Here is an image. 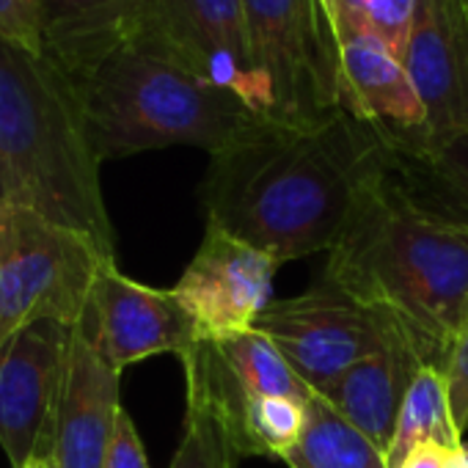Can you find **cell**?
Wrapping results in <instances>:
<instances>
[{
    "label": "cell",
    "instance_id": "1",
    "mask_svg": "<svg viewBox=\"0 0 468 468\" xmlns=\"http://www.w3.org/2000/svg\"><path fill=\"white\" fill-rule=\"evenodd\" d=\"M394 168L386 138L339 108L309 127L265 124L209 154L201 204L207 223L284 265L331 251Z\"/></svg>",
    "mask_w": 468,
    "mask_h": 468
},
{
    "label": "cell",
    "instance_id": "2",
    "mask_svg": "<svg viewBox=\"0 0 468 468\" xmlns=\"http://www.w3.org/2000/svg\"><path fill=\"white\" fill-rule=\"evenodd\" d=\"M325 273L397 317L430 364L468 331V223L421 204L397 168L328 251Z\"/></svg>",
    "mask_w": 468,
    "mask_h": 468
},
{
    "label": "cell",
    "instance_id": "3",
    "mask_svg": "<svg viewBox=\"0 0 468 468\" xmlns=\"http://www.w3.org/2000/svg\"><path fill=\"white\" fill-rule=\"evenodd\" d=\"M83 108L50 58L0 42V174L9 201L80 229L116 254Z\"/></svg>",
    "mask_w": 468,
    "mask_h": 468
},
{
    "label": "cell",
    "instance_id": "4",
    "mask_svg": "<svg viewBox=\"0 0 468 468\" xmlns=\"http://www.w3.org/2000/svg\"><path fill=\"white\" fill-rule=\"evenodd\" d=\"M75 89L100 163L165 146L218 154L268 124L238 94L135 45L108 53Z\"/></svg>",
    "mask_w": 468,
    "mask_h": 468
},
{
    "label": "cell",
    "instance_id": "5",
    "mask_svg": "<svg viewBox=\"0 0 468 468\" xmlns=\"http://www.w3.org/2000/svg\"><path fill=\"white\" fill-rule=\"evenodd\" d=\"M111 262L116 254L91 234L6 201L0 207V350L42 320L78 325Z\"/></svg>",
    "mask_w": 468,
    "mask_h": 468
},
{
    "label": "cell",
    "instance_id": "6",
    "mask_svg": "<svg viewBox=\"0 0 468 468\" xmlns=\"http://www.w3.org/2000/svg\"><path fill=\"white\" fill-rule=\"evenodd\" d=\"M265 122L309 127L342 108L339 42L323 0H243Z\"/></svg>",
    "mask_w": 468,
    "mask_h": 468
},
{
    "label": "cell",
    "instance_id": "7",
    "mask_svg": "<svg viewBox=\"0 0 468 468\" xmlns=\"http://www.w3.org/2000/svg\"><path fill=\"white\" fill-rule=\"evenodd\" d=\"M257 331L276 345L312 394H320L350 367L405 334V325L323 271L301 295L273 301Z\"/></svg>",
    "mask_w": 468,
    "mask_h": 468
},
{
    "label": "cell",
    "instance_id": "8",
    "mask_svg": "<svg viewBox=\"0 0 468 468\" xmlns=\"http://www.w3.org/2000/svg\"><path fill=\"white\" fill-rule=\"evenodd\" d=\"M127 45L229 89L265 119L262 89L249 56L243 0H144Z\"/></svg>",
    "mask_w": 468,
    "mask_h": 468
},
{
    "label": "cell",
    "instance_id": "9",
    "mask_svg": "<svg viewBox=\"0 0 468 468\" xmlns=\"http://www.w3.org/2000/svg\"><path fill=\"white\" fill-rule=\"evenodd\" d=\"M282 262L271 254L231 238L215 223L171 292L198 325L201 339H226L254 331L273 303V282Z\"/></svg>",
    "mask_w": 468,
    "mask_h": 468
},
{
    "label": "cell",
    "instance_id": "10",
    "mask_svg": "<svg viewBox=\"0 0 468 468\" xmlns=\"http://www.w3.org/2000/svg\"><path fill=\"white\" fill-rule=\"evenodd\" d=\"M72 325L42 320L0 350V446L12 468L50 457Z\"/></svg>",
    "mask_w": 468,
    "mask_h": 468
},
{
    "label": "cell",
    "instance_id": "11",
    "mask_svg": "<svg viewBox=\"0 0 468 468\" xmlns=\"http://www.w3.org/2000/svg\"><path fill=\"white\" fill-rule=\"evenodd\" d=\"M182 367L187 405L201 408L220 427L229 443L257 399L287 397L309 402L314 397L276 345L257 328L226 339H201Z\"/></svg>",
    "mask_w": 468,
    "mask_h": 468
},
{
    "label": "cell",
    "instance_id": "12",
    "mask_svg": "<svg viewBox=\"0 0 468 468\" xmlns=\"http://www.w3.org/2000/svg\"><path fill=\"white\" fill-rule=\"evenodd\" d=\"M100 356L119 372L152 356L185 361L201 342L198 325L171 290H154L105 265L83 317Z\"/></svg>",
    "mask_w": 468,
    "mask_h": 468
},
{
    "label": "cell",
    "instance_id": "13",
    "mask_svg": "<svg viewBox=\"0 0 468 468\" xmlns=\"http://www.w3.org/2000/svg\"><path fill=\"white\" fill-rule=\"evenodd\" d=\"M402 67L427 119V157L468 133V9L419 0Z\"/></svg>",
    "mask_w": 468,
    "mask_h": 468
},
{
    "label": "cell",
    "instance_id": "14",
    "mask_svg": "<svg viewBox=\"0 0 468 468\" xmlns=\"http://www.w3.org/2000/svg\"><path fill=\"white\" fill-rule=\"evenodd\" d=\"M122 410V372L100 356L80 320L69 334L67 375L50 441L56 468H102Z\"/></svg>",
    "mask_w": 468,
    "mask_h": 468
},
{
    "label": "cell",
    "instance_id": "15",
    "mask_svg": "<svg viewBox=\"0 0 468 468\" xmlns=\"http://www.w3.org/2000/svg\"><path fill=\"white\" fill-rule=\"evenodd\" d=\"M342 108L369 122L397 160L427 157V119L402 61L375 37L339 39Z\"/></svg>",
    "mask_w": 468,
    "mask_h": 468
},
{
    "label": "cell",
    "instance_id": "16",
    "mask_svg": "<svg viewBox=\"0 0 468 468\" xmlns=\"http://www.w3.org/2000/svg\"><path fill=\"white\" fill-rule=\"evenodd\" d=\"M424 364H430L424 350L405 331L375 356L350 367L314 397L334 408L347 424H353L386 454L397 432L405 397Z\"/></svg>",
    "mask_w": 468,
    "mask_h": 468
},
{
    "label": "cell",
    "instance_id": "17",
    "mask_svg": "<svg viewBox=\"0 0 468 468\" xmlns=\"http://www.w3.org/2000/svg\"><path fill=\"white\" fill-rule=\"evenodd\" d=\"M141 6L144 0H39L45 56L78 83L130 42Z\"/></svg>",
    "mask_w": 468,
    "mask_h": 468
},
{
    "label": "cell",
    "instance_id": "18",
    "mask_svg": "<svg viewBox=\"0 0 468 468\" xmlns=\"http://www.w3.org/2000/svg\"><path fill=\"white\" fill-rule=\"evenodd\" d=\"M441 443L452 452H463V432L454 424L452 402H449V386L446 375L438 364H424L416 375L405 405L397 419V432L391 438V446L386 452V465L399 468L402 460L419 446V443Z\"/></svg>",
    "mask_w": 468,
    "mask_h": 468
},
{
    "label": "cell",
    "instance_id": "19",
    "mask_svg": "<svg viewBox=\"0 0 468 468\" xmlns=\"http://www.w3.org/2000/svg\"><path fill=\"white\" fill-rule=\"evenodd\" d=\"M282 463L287 468H388L386 454L320 397L306 402L303 432Z\"/></svg>",
    "mask_w": 468,
    "mask_h": 468
},
{
    "label": "cell",
    "instance_id": "20",
    "mask_svg": "<svg viewBox=\"0 0 468 468\" xmlns=\"http://www.w3.org/2000/svg\"><path fill=\"white\" fill-rule=\"evenodd\" d=\"M405 187L427 207L468 223V133L421 160H397Z\"/></svg>",
    "mask_w": 468,
    "mask_h": 468
},
{
    "label": "cell",
    "instance_id": "21",
    "mask_svg": "<svg viewBox=\"0 0 468 468\" xmlns=\"http://www.w3.org/2000/svg\"><path fill=\"white\" fill-rule=\"evenodd\" d=\"M419 0H323L336 42L356 34L380 39L399 61L408 48Z\"/></svg>",
    "mask_w": 468,
    "mask_h": 468
},
{
    "label": "cell",
    "instance_id": "22",
    "mask_svg": "<svg viewBox=\"0 0 468 468\" xmlns=\"http://www.w3.org/2000/svg\"><path fill=\"white\" fill-rule=\"evenodd\" d=\"M240 460L220 427L201 408L187 405L185 432L168 468H238Z\"/></svg>",
    "mask_w": 468,
    "mask_h": 468
},
{
    "label": "cell",
    "instance_id": "23",
    "mask_svg": "<svg viewBox=\"0 0 468 468\" xmlns=\"http://www.w3.org/2000/svg\"><path fill=\"white\" fill-rule=\"evenodd\" d=\"M0 42H9L37 56L45 53L39 0H0Z\"/></svg>",
    "mask_w": 468,
    "mask_h": 468
},
{
    "label": "cell",
    "instance_id": "24",
    "mask_svg": "<svg viewBox=\"0 0 468 468\" xmlns=\"http://www.w3.org/2000/svg\"><path fill=\"white\" fill-rule=\"evenodd\" d=\"M441 369L446 375L454 424L465 435L468 432V331L449 347V353L443 356Z\"/></svg>",
    "mask_w": 468,
    "mask_h": 468
},
{
    "label": "cell",
    "instance_id": "25",
    "mask_svg": "<svg viewBox=\"0 0 468 468\" xmlns=\"http://www.w3.org/2000/svg\"><path fill=\"white\" fill-rule=\"evenodd\" d=\"M102 468H149L141 435H138L135 421L130 419L127 410L119 413V421H116L111 449H108V457H105Z\"/></svg>",
    "mask_w": 468,
    "mask_h": 468
},
{
    "label": "cell",
    "instance_id": "26",
    "mask_svg": "<svg viewBox=\"0 0 468 468\" xmlns=\"http://www.w3.org/2000/svg\"><path fill=\"white\" fill-rule=\"evenodd\" d=\"M454 454H460V452H452V449H446V446H441V443L427 441V443H419V446L402 460L399 468H449V463H452Z\"/></svg>",
    "mask_w": 468,
    "mask_h": 468
},
{
    "label": "cell",
    "instance_id": "27",
    "mask_svg": "<svg viewBox=\"0 0 468 468\" xmlns=\"http://www.w3.org/2000/svg\"><path fill=\"white\" fill-rule=\"evenodd\" d=\"M23 468H56V463L50 457H34L31 463H26Z\"/></svg>",
    "mask_w": 468,
    "mask_h": 468
},
{
    "label": "cell",
    "instance_id": "28",
    "mask_svg": "<svg viewBox=\"0 0 468 468\" xmlns=\"http://www.w3.org/2000/svg\"><path fill=\"white\" fill-rule=\"evenodd\" d=\"M449 468H468V457H465V449H463L460 454H454V457H452Z\"/></svg>",
    "mask_w": 468,
    "mask_h": 468
},
{
    "label": "cell",
    "instance_id": "29",
    "mask_svg": "<svg viewBox=\"0 0 468 468\" xmlns=\"http://www.w3.org/2000/svg\"><path fill=\"white\" fill-rule=\"evenodd\" d=\"M9 201V190H6V182H4V174H0V207Z\"/></svg>",
    "mask_w": 468,
    "mask_h": 468
},
{
    "label": "cell",
    "instance_id": "30",
    "mask_svg": "<svg viewBox=\"0 0 468 468\" xmlns=\"http://www.w3.org/2000/svg\"><path fill=\"white\" fill-rule=\"evenodd\" d=\"M460 4H463V6H465V9H468V0H460Z\"/></svg>",
    "mask_w": 468,
    "mask_h": 468
}]
</instances>
